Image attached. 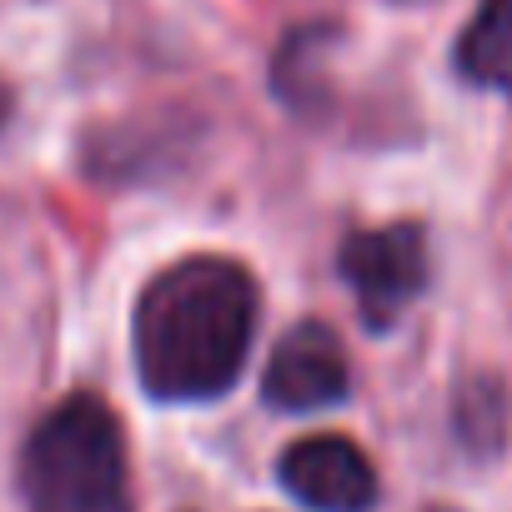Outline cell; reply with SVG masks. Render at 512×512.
<instances>
[{"label": "cell", "mask_w": 512, "mask_h": 512, "mask_svg": "<svg viewBox=\"0 0 512 512\" xmlns=\"http://www.w3.org/2000/svg\"><path fill=\"white\" fill-rule=\"evenodd\" d=\"M21 487L31 512H136L126 442L101 397H66L26 442Z\"/></svg>", "instance_id": "2"}, {"label": "cell", "mask_w": 512, "mask_h": 512, "mask_svg": "<svg viewBox=\"0 0 512 512\" xmlns=\"http://www.w3.org/2000/svg\"><path fill=\"white\" fill-rule=\"evenodd\" d=\"M256 282L226 256L166 267L136 307V372L161 402L221 397L256 337Z\"/></svg>", "instance_id": "1"}, {"label": "cell", "mask_w": 512, "mask_h": 512, "mask_svg": "<svg viewBox=\"0 0 512 512\" xmlns=\"http://www.w3.org/2000/svg\"><path fill=\"white\" fill-rule=\"evenodd\" d=\"M282 482L312 512H367L377 502V472L367 452L337 432L292 442L282 457Z\"/></svg>", "instance_id": "4"}, {"label": "cell", "mask_w": 512, "mask_h": 512, "mask_svg": "<svg viewBox=\"0 0 512 512\" xmlns=\"http://www.w3.org/2000/svg\"><path fill=\"white\" fill-rule=\"evenodd\" d=\"M262 392L272 407L282 412H317L347 397V352L337 342V332L302 322L282 337V347L267 362Z\"/></svg>", "instance_id": "5"}, {"label": "cell", "mask_w": 512, "mask_h": 512, "mask_svg": "<svg viewBox=\"0 0 512 512\" xmlns=\"http://www.w3.org/2000/svg\"><path fill=\"white\" fill-rule=\"evenodd\" d=\"M457 71L472 86L512 96V0H482L457 41Z\"/></svg>", "instance_id": "6"}, {"label": "cell", "mask_w": 512, "mask_h": 512, "mask_svg": "<svg viewBox=\"0 0 512 512\" xmlns=\"http://www.w3.org/2000/svg\"><path fill=\"white\" fill-rule=\"evenodd\" d=\"M342 277L372 327H392L427 287V241L417 226L357 231L342 246Z\"/></svg>", "instance_id": "3"}]
</instances>
